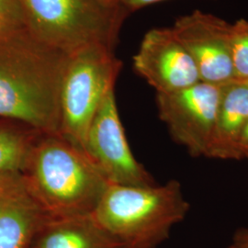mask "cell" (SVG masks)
Masks as SVG:
<instances>
[{"label":"cell","instance_id":"1","mask_svg":"<svg viewBox=\"0 0 248 248\" xmlns=\"http://www.w3.org/2000/svg\"><path fill=\"white\" fill-rule=\"evenodd\" d=\"M69 59L28 27L0 33V118L59 133L62 78Z\"/></svg>","mask_w":248,"mask_h":248},{"label":"cell","instance_id":"2","mask_svg":"<svg viewBox=\"0 0 248 248\" xmlns=\"http://www.w3.org/2000/svg\"><path fill=\"white\" fill-rule=\"evenodd\" d=\"M22 181L45 213L57 217L91 214L109 185L86 153L59 133L38 136Z\"/></svg>","mask_w":248,"mask_h":248},{"label":"cell","instance_id":"3","mask_svg":"<svg viewBox=\"0 0 248 248\" xmlns=\"http://www.w3.org/2000/svg\"><path fill=\"white\" fill-rule=\"evenodd\" d=\"M189 210L182 185L171 179L153 186L109 184L91 214L121 248H156Z\"/></svg>","mask_w":248,"mask_h":248},{"label":"cell","instance_id":"4","mask_svg":"<svg viewBox=\"0 0 248 248\" xmlns=\"http://www.w3.org/2000/svg\"><path fill=\"white\" fill-rule=\"evenodd\" d=\"M27 27L45 44L64 53L93 45L114 50L129 12L99 0H20Z\"/></svg>","mask_w":248,"mask_h":248},{"label":"cell","instance_id":"5","mask_svg":"<svg viewBox=\"0 0 248 248\" xmlns=\"http://www.w3.org/2000/svg\"><path fill=\"white\" fill-rule=\"evenodd\" d=\"M123 63L104 45L86 46L69 54L60 97L59 133L85 152L89 125L108 91L115 87Z\"/></svg>","mask_w":248,"mask_h":248},{"label":"cell","instance_id":"6","mask_svg":"<svg viewBox=\"0 0 248 248\" xmlns=\"http://www.w3.org/2000/svg\"><path fill=\"white\" fill-rule=\"evenodd\" d=\"M85 153L109 184L153 186L155 180L133 155L116 103L115 87L109 89L89 125Z\"/></svg>","mask_w":248,"mask_h":248},{"label":"cell","instance_id":"7","mask_svg":"<svg viewBox=\"0 0 248 248\" xmlns=\"http://www.w3.org/2000/svg\"><path fill=\"white\" fill-rule=\"evenodd\" d=\"M221 87L201 81L179 91L156 94L160 120L173 141L185 147L191 156L207 157Z\"/></svg>","mask_w":248,"mask_h":248},{"label":"cell","instance_id":"8","mask_svg":"<svg viewBox=\"0 0 248 248\" xmlns=\"http://www.w3.org/2000/svg\"><path fill=\"white\" fill-rule=\"evenodd\" d=\"M171 29L193 60L202 82L221 87L235 80L230 22L194 10L177 18Z\"/></svg>","mask_w":248,"mask_h":248},{"label":"cell","instance_id":"9","mask_svg":"<svg viewBox=\"0 0 248 248\" xmlns=\"http://www.w3.org/2000/svg\"><path fill=\"white\" fill-rule=\"evenodd\" d=\"M133 67L156 94L176 92L201 82L195 63L171 27L155 28L145 33L133 56Z\"/></svg>","mask_w":248,"mask_h":248},{"label":"cell","instance_id":"10","mask_svg":"<svg viewBox=\"0 0 248 248\" xmlns=\"http://www.w3.org/2000/svg\"><path fill=\"white\" fill-rule=\"evenodd\" d=\"M47 215L22 179L4 186L0 191V248H29Z\"/></svg>","mask_w":248,"mask_h":248},{"label":"cell","instance_id":"11","mask_svg":"<svg viewBox=\"0 0 248 248\" xmlns=\"http://www.w3.org/2000/svg\"><path fill=\"white\" fill-rule=\"evenodd\" d=\"M248 121V83L234 80L222 86L207 157L240 160V138Z\"/></svg>","mask_w":248,"mask_h":248},{"label":"cell","instance_id":"12","mask_svg":"<svg viewBox=\"0 0 248 248\" xmlns=\"http://www.w3.org/2000/svg\"><path fill=\"white\" fill-rule=\"evenodd\" d=\"M29 248H122L103 230L92 214L47 215Z\"/></svg>","mask_w":248,"mask_h":248},{"label":"cell","instance_id":"13","mask_svg":"<svg viewBox=\"0 0 248 248\" xmlns=\"http://www.w3.org/2000/svg\"><path fill=\"white\" fill-rule=\"evenodd\" d=\"M41 133L16 121H0V186L22 179L29 155Z\"/></svg>","mask_w":248,"mask_h":248},{"label":"cell","instance_id":"14","mask_svg":"<svg viewBox=\"0 0 248 248\" xmlns=\"http://www.w3.org/2000/svg\"><path fill=\"white\" fill-rule=\"evenodd\" d=\"M231 48L234 79L248 81V19L231 23Z\"/></svg>","mask_w":248,"mask_h":248},{"label":"cell","instance_id":"15","mask_svg":"<svg viewBox=\"0 0 248 248\" xmlns=\"http://www.w3.org/2000/svg\"><path fill=\"white\" fill-rule=\"evenodd\" d=\"M0 18L7 28L27 27L20 0H0Z\"/></svg>","mask_w":248,"mask_h":248},{"label":"cell","instance_id":"16","mask_svg":"<svg viewBox=\"0 0 248 248\" xmlns=\"http://www.w3.org/2000/svg\"><path fill=\"white\" fill-rule=\"evenodd\" d=\"M227 248H248V227L235 231Z\"/></svg>","mask_w":248,"mask_h":248},{"label":"cell","instance_id":"17","mask_svg":"<svg viewBox=\"0 0 248 248\" xmlns=\"http://www.w3.org/2000/svg\"><path fill=\"white\" fill-rule=\"evenodd\" d=\"M161 1H165V0H121L120 5L124 9H126L129 12V14H131L138 9L145 8L149 5L161 2Z\"/></svg>","mask_w":248,"mask_h":248},{"label":"cell","instance_id":"18","mask_svg":"<svg viewBox=\"0 0 248 248\" xmlns=\"http://www.w3.org/2000/svg\"><path fill=\"white\" fill-rule=\"evenodd\" d=\"M240 160H248V121L240 138L239 142Z\"/></svg>","mask_w":248,"mask_h":248},{"label":"cell","instance_id":"19","mask_svg":"<svg viewBox=\"0 0 248 248\" xmlns=\"http://www.w3.org/2000/svg\"><path fill=\"white\" fill-rule=\"evenodd\" d=\"M99 1L108 4V5H111V6H121L120 5L121 0H99Z\"/></svg>","mask_w":248,"mask_h":248},{"label":"cell","instance_id":"20","mask_svg":"<svg viewBox=\"0 0 248 248\" xmlns=\"http://www.w3.org/2000/svg\"><path fill=\"white\" fill-rule=\"evenodd\" d=\"M6 28H7V27L4 25V23H3L2 19L0 18V33H1V32H2V31H3L5 29H6Z\"/></svg>","mask_w":248,"mask_h":248},{"label":"cell","instance_id":"21","mask_svg":"<svg viewBox=\"0 0 248 248\" xmlns=\"http://www.w3.org/2000/svg\"><path fill=\"white\" fill-rule=\"evenodd\" d=\"M3 188H4V186H0V191H1V190H2V189H3Z\"/></svg>","mask_w":248,"mask_h":248},{"label":"cell","instance_id":"22","mask_svg":"<svg viewBox=\"0 0 248 248\" xmlns=\"http://www.w3.org/2000/svg\"><path fill=\"white\" fill-rule=\"evenodd\" d=\"M247 83H248V81H247Z\"/></svg>","mask_w":248,"mask_h":248}]
</instances>
